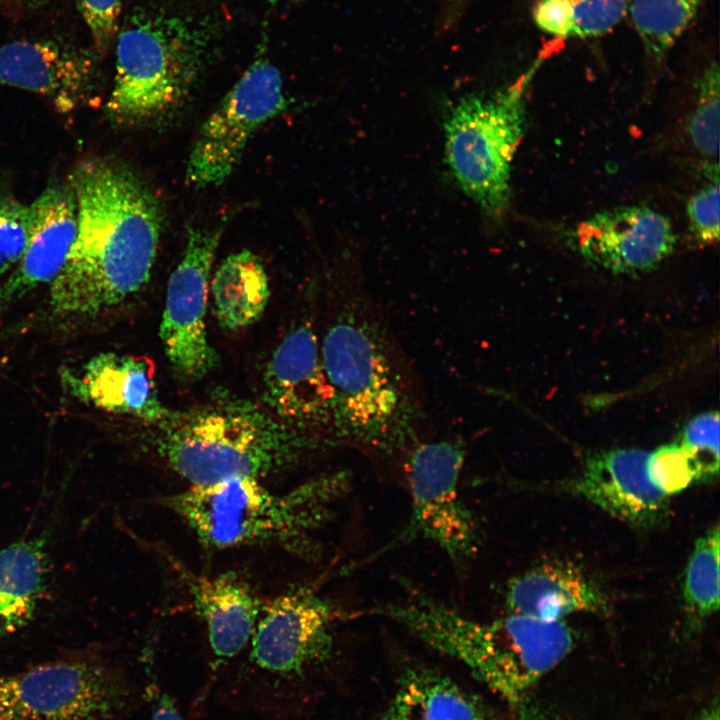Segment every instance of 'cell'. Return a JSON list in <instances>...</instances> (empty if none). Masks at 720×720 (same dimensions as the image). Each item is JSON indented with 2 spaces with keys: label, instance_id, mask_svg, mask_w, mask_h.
Segmentation results:
<instances>
[{
  "label": "cell",
  "instance_id": "ba28073f",
  "mask_svg": "<svg viewBox=\"0 0 720 720\" xmlns=\"http://www.w3.org/2000/svg\"><path fill=\"white\" fill-rule=\"evenodd\" d=\"M404 454L411 513L404 529L381 552L421 538L437 545L456 564L470 560L478 552L480 535L459 492L464 444L418 440Z\"/></svg>",
  "mask_w": 720,
  "mask_h": 720
},
{
  "label": "cell",
  "instance_id": "52a82bcc",
  "mask_svg": "<svg viewBox=\"0 0 720 720\" xmlns=\"http://www.w3.org/2000/svg\"><path fill=\"white\" fill-rule=\"evenodd\" d=\"M535 67L490 94L460 98L445 119V154L461 189L490 219L510 209L511 169L526 129Z\"/></svg>",
  "mask_w": 720,
  "mask_h": 720
},
{
  "label": "cell",
  "instance_id": "1f68e13d",
  "mask_svg": "<svg viewBox=\"0 0 720 720\" xmlns=\"http://www.w3.org/2000/svg\"><path fill=\"white\" fill-rule=\"evenodd\" d=\"M92 36L95 49L105 52L120 27L123 0H72Z\"/></svg>",
  "mask_w": 720,
  "mask_h": 720
},
{
  "label": "cell",
  "instance_id": "30bf717a",
  "mask_svg": "<svg viewBox=\"0 0 720 720\" xmlns=\"http://www.w3.org/2000/svg\"><path fill=\"white\" fill-rule=\"evenodd\" d=\"M126 697L116 675L91 655L0 675V702L23 720H112Z\"/></svg>",
  "mask_w": 720,
  "mask_h": 720
},
{
  "label": "cell",
  "instance_id": "4dcf8cb0",
  "mask_svg": "<svg viewBox=\"0 0 720 720\" xmlns=\"http://www.w3.org/2000/svg\"><path fill=\"white\" fill-rule=\"evenodd\" d=\"M648 472L653 483L667 496L681 492L695 481L690 462L677 443L650 453Z\"/></svg>",
  "mask_w": 720,
  "mask_h": 720
},
{
  "label": "cell",
  "instance_id": "484cf974",
  "mask_svg": "<svg viewBox=\"0 0 720 720\" xmlns=\"http://www.w3.org/2000/svg\"><path fill=\"white\" fill-rule=\"evenodd\" d=\"M719 528L700 537L685 570L683 597L688 611L704 619L719 608Z\"/></svg>",
  "mask_w": 720,
  "mask_h": 720
},
{
  "label": "cell",
  "instance_id": "d4e9b609",
  "mask_svg": "<svg viewBox=\"0 0 720 720\" xmlns=\"http://www.w3.org/2000/svg\"><path fill=\"white\" fill-rule=\"evenodd\" d=\"M705 0H629L628 13L646 57L660 66Z\"/></svg>",
  "mask_w": 720,
  "mask_h": 720
},
{
  "label": "cell",
  "instance_id": "603a6c76",
  "mask_svg": "<svg viewBox=\"0 0 720 720\" xmlns=\"http://www.w3.org/2000/svg\"><path fill=\"white\" fill-rule=\"evenodd\" d=\"M210 292L222 328L239 330L257 321L268 298V277L261 259L249 250L225 258L217 268Z\"/></svg>",
  "mask_w": 720,
  "mask_h": 720
},
{
  "label": "cell",
  "instance_id": "5bb4252c",
  "mask_svg": "<svg viewBox=\"0 0 720 720\" xmlns=\"http://www.w3.org/2000/svg\"><path fill=\"white\" fill-rule=\"evenodd\" d=\"M570 241L589 262L615 273L648 271L676 244L670 219L644 205L603 210L570 232Z\"/></svg>",
  "mask_w": 720,
  "mask_h": 720
},
{
  "label": "cell",
  "instance_id": "ac0fdd59",
  "mask_svg": "<svg viewBox=\"0 0 720 720\" xmlns=\"http://www.w3.org/2000/svg\"><path fill=\"white\" fill-rule=\"evenodd\" d=\"M65 379L74 397L97 409L152 425L169 414L158 397L154 365L145 357L100 353Z\"/></svg>",
  "mask_w": 720,
  "mask_h": 720
},
{
  "label": "cell",
  "instance_id": "277c9868",
  "mask_svg": "<svg viewBox=\"0 0 720 720\" xmlns=\"http://www.w3.org/2000/svg\"><path fill=\"white\" fill-rule=\"evenodd\" d=\"M148 437L154 454L189 486L233 477L263 480L329 448L248 401L222 400L169 414Z\"/></svg>",
  "mask_w": 720,
  "mask_h": 720
},
{
  "label": "cell",
  "instance_id": "4fadbf2b",
  "mask_svg": "<svg viewBox=\"0 0 720 720\" xmlns=\"http://www.w3.org/2000/svg\"><path fill=\"white\" fill-rule=\"evenodd\" d=\"M340 614L313 587H301L261 602L251 637V656L261 668L301 672L327 659Z\"/></svg>",
  "mask_w": 720,
  "mask_h": 720
},
{
  "label": "cell",
  "instance_id": "f546056e",
  "mask_svg": "<svg viewBox=\"0 0 720 720\" xmlns=\"http://www.w3.org/2000/svg\"><path fill=\"white\" fill-rule=\"evenodd\" d=\"M709 176L708 182L689 197L686 205L690 231L702 244L717 243L720 233L718 162L711 166Z\"/></svg>",
  "mask_w": 720,
  "mask_h": 720
},
{
  "label": "cell",
  "instance_id": "8fae6325",
  "mask_svg": "<svg viewBox=\"0 0 720 720\" xmlns=\"http://www.w3.org/2000/svg\"><path fill=\"white\" fill-rule=\"evenodd\" d=\"M224 224L190 227L182 257L167 285L160 339L177 372L199 379L217 361L206 331L210 275Z\"/></svg>",
  "mask_w": 720,
  "mask_h": 720
},
{
  "label": "cell",
  "instance_id": "8992f818",
  "mask_svg": "<svg viewBox=\"0 0 720 720\" xmlns=\"http://www.w3.org/2000/svg\"><path fill=\"white\" fill-rule=\"evenodd\" d=\"M205 30L162 11L135 9L116 35L115 76L105 111L119 126L167 118L184 104L208 55Z\"/></svg>",
  "mask_w": 720,
  "mask_h": 720
},
{
  "label": "cell",
  "instance_id": "5b68a950",
  "mask_svg": "<svg viewBox=\"0 0 720 720\" xmlns=\"http://www.w3.org/2000/svg\"><path fill=\"white\" fill-rule=\"evenodd\" d=\"M351 488V473L335 470L276 492L253 477L188 486L164 504L208 548L277 545L303 557L318 554L315 536Z\"/></svg>",
  "mask_w": 720,
  "mask_h": 720
},
{
  "label": "cell",
  "instance_id": "e0dca14e",
  "mask_svg": "<svg viewBox=\"0 0 720 720\" xmlns=\"http://www.w3.org/2000/svg\"><path fill=\"white\" fill-rule=\"evenodd\" d=\"M649 456L640 449L595 455L571 489L624 522L640 527L654 525L667 511L668 496L650 478Z\"/></svg>",
  "mask_w": 720,
  "mask_h": 720
},
{
  "label": "cell",
  "instance_id": "e575fe53",
  "mask_svg": "<svg viewBox=\"0 0 720 720\" xmlns=\"http://www.w3.org/2000/svg\"><path fill=\"white\" fill-rule=\"evenodd\" d=\"M519 708L520 712L516 720H552L541 710L533 705H527L526 702L519 706Z\"/></svg>",
  "mask_w": 720,
  "mask_h": 720
},
{
  "label": "cell",
  "instance_id": "8d00e7d4",
  "mask_svg": "<svg viewBox=\"0 0 720 720\" xmlns=\"http://www.w3.org/2000/svg\"><path fill=\"white\" fill-rule=\"evenodd\" d=\"M695 720H719L718 705L706 708Z\"/></svg>",
  "mask_w": 720,
  "mask_h": 720
},
{
  "label": "cell",
  "instance_id": "cb8c5ba5",
  "mask_svg": "<svg viewBox=\"0 0 720 720\" xmlns=\"http://www.w3.org/2000/svg\"><path fill=\"white\" fill-rule=\"evenodd\" d=\"M629 0H536L535 25L559 39L598 37L612 31L628 14Z\"/></svg>",
  "mask_w": 720,
  "mask_h": 720
},
{
  "label": "cell",
  "instance_id": "f1b7e54d",
  "mask_svg": "<svg viewBox=\"0 0 720 720\" xmlns=\"http://www.w3.org/2000/svg\"><path fill=\"white\" fill-rule=\"evenodd\" d=\"M30 229V205L8 195L0 197V277L21 259Z\"/></svg>",
  "mask_w": 720,
  "mask_h": 720
},
{
  "label": "cell",
  "instance_id": "836d02e7",
  "mask_svg": "<svg viewBox=\"0 0 720 720\" xmlns=\"http://www.w3.org/2000/svg\"><path fill=\"white\" fill-rule=\"evenodd\" d=\"M470 0H444L442 25L444 28L450 27L462 15L464 8Z\"/></svg>",
  "mask_w": 720,
  "mask_h": 720
},
{
  "label": "cell",
  "instance_id": "7c38bea8",
  "mask_svg": "<svg viewBox=\"0 0 720 720\" xmlns=\"http://www.w3.org/2000/svg\"><path fill=\"white\" fill-rule=\"evenodd\" d=\"M265 401L280 419L338 447L332 429L331 389L315 321L305 317L281 340L264 372Z\"/></svg>",
  "mask_w": 720,
  "mask_h": 720
},
{
  "label": "cell",
  "instance_id": "d6986e66",
  "mask_svg": "<svg viewBox=\"0 0 720 720\" xmlns=\"http://www.w3.org/2000/svg\"><path fill=\"white\" fill-rule=\"evenodd\" d=\"M197 614L204 621L211 650L219 659L236 656L251 640L261 601L234 573L202 576L182 571Z\"/></svg>",
  "mask_w": 720,
  "mask_h": 720
},
{
  "label": "cell",
  "instance_id": "83f0119b",
  "mask_svg": "<svg viewBox=\"0 0 720 720\" xmlns=\"http://www.w3.org/2000/svg\"><path fill=\"white\" fill-rule=\"evenodd\" d=\"M686 454L695 480L711 478L719 470V415L708 412L692 419L677 443Z\"/></svg>",
  "mask_w": 720,
  "mask_h": 720
},
{
  "label": "cell",
  "instance_id": "44dd1931",
  "mask_svg": "<svg viewBox=\"0 0 720 720\" xmlns=\"http://www.w3.org/2000/svg\"><path fill=\"white\" fill-rule=\"evenodd\" d=\"M510 613L541 621H559L574 612L602 613V591L577 568L544 564L513 578L505 593Z\"/></svg>",
  "mask_w": 720,
  "mask_h": 720
},
{
  "label": "cell",
  "instance_id": "d6a6232c",
  "mask_svg": "<svg viewBox=\"0 0 720 720\" xmlns=\"http://www.w3.org/2000/svg\"><path fill=\"white\" fill-rule=\"evenodd\" d=\"M152 720H184L173 702L164 694H157L153 702Z\"/></svg>",
  "mask_w": 720,
  "mask_h": 720
},
{
  "label": "cell",
  "instance_id": "4316f807",
  "mask_svg": "<svg viewBox=\"0 0 720 720\" xmlns=\"http://www.w3.org/2000/svg\"><path fill=\"white\" fill-rule=\"evenodd\" d=\"M719 66L711 61L695 82L694 102L686 121V134L693 149L706 160L719 156Z\"/></svg>",
  "mask_w": 720,
  "mask_h": 720
},
{
  "label": "cell",
  "instance_id": "ffe728a7",
  "mask_svg": "<svg viewBox=\"0 0 720 720\" xmlns=\"http://www.w3.org/2000/svg\"><path fill=\"white\" fill-rule=\"evenodd\" d=\"M0 549V640L27 626L46 593L57 521Z\"/></svg>",
  "mask_w": 720,
  "mask_h": 720
},
{
  "label": "cell",
  "instance_id": "2e32d148",
  "mask_svg": "<svg viewBox=\"0 0 720 720\" xmlns=\"http://www.w3.org/2000/svg\"><path fill=\"white\" fill-rule=\"evenodd\" d=\"M30 209L25 252L0 285V316L32 290L56 278L75 239L77 203L68 181L49 184Z\"/></svg>",
  "mask_w": 720,
  "mask_h": 720
},
{
  "label": "cell",
  "instance_id": "9c48e42d",
  "mask_svg": "<svg viewBox=\"0 0 720 720\" xmlns=\"http://www.w3.org/2000/svg\"><path fill=\"white\" fill-rule=\"evenodd\" d=\"M286 107L279 69L257 57L200 127L187 160V183L201 189L225 182L256 130Z\"/></svg>",
  "mask_w": 720,
  "mask_h": 720
},
{
  "label": "cell",
  "instance_id": "9a60e30c",
  "mask_svg": "<svg viewBox=\"0 0 720 720\" xmlns=\"http://www.w3.org/2000/svg\"><path fill=\"white\" fill-rule=\"evenodd\" d=\"M98 68L93 52L53 40H15L0 45V84L44 96L61 113L90 102Z\"/></svg>",
  "mask_w": 720,
  "mask_h": 720
},
{
  "label": "cell",
  "instance_id": "6da1fadb",
  "mask_svg": "<svg viewBox=\"0 0 720 720\" xmlns=\"http://www.w3.org/2000/svg\"><path fill=\"white\" fill-rule=\"evenodd\" d=\"M337 446L393 455L419 439L424 406L415 378L359 275L333 279L320 334Z\"/></svg>",
  "mask_w": 720,
  "mask_h": 720
},
{
  "label": "cell",
  "instance_id": "d590c367",
  "mask_svg": "<svg viewBox=\"0 0 720 720\" xmlns=\"http://www.w3.org/2000/svg\"><path fill=\"white\" fill-rule=\"evenodd\" d=\"M0 720H23L11 707L0 702Z\"/></svg>",
  "mask_w": 720,
  "mask_h": 720
},
{
  "label": "cell",
  "instance_id": "74e56055",
  "mask_svg": "<svg viewBox=\"0 0 720 720\" xmlns=\"http://www.w3.org/2000/svg\"><path fill=\"white\" fill-rule=\"evenodd\" d=\"M11 1H13L17 4H26V3L30 2L31 0H11Z\"/></svg>",
  "mask_w": 720,
  "mask_h": 720
},
{
  "label": "cell",
  "instance_id": "3957f363",
  "mask_svg": "<svg viewBox=\"0 0 720 720\" xmlns=\"http://www.w3.org/2000/svg\"><path fill=\"white\" fill-rule=\"evenodd\" d=\"M369 614L393 620L434 650L461 662L513 707L527 701L530 690L567 656L574 640L563 620L547 622L510 613L477 621L418 590Z\"/></svg>",
  "mask_w": 720,
  "mask_h": 720
},
{
  "label": "cell",
  "instance_id": "7402d4cb",
  "mask_svg": "<svg viewBox=\"0 0 720 720\" xmlns=\"http://www.w3.org/2000/svg\"><path fill=\"white\" fill-rule=\"evenodd\" d=\"M373 720H493L485 703L448 676L408 666L389 705Z\"/></svg>",
  "mask_w": 720,
  "mask_h": 720
},
{
  "label": "cell",
  "instance_id": "7a4b0ae2",
  "mask_svg": "<svg viewBox=\"0 0 720 720\" xmlns=\"http://www.w3.org/2000/svg\"><path fill=\"white\" fill-rule=\"evenodd\" d=\"M77 230L50 283L49 306L60 318L110 310L148 282L164 225L158 196L134 171L107 159L80 162L68 177Z\"/></svg>",
  "mask_w": 720,
  "mask_h": 720
}]
</instances>
